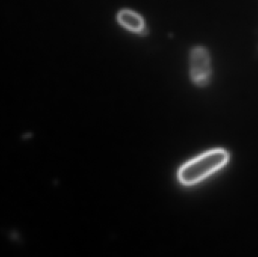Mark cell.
Instances as JSON below:
<instances>
[{"label": "cell", "instance_id": "cell-1", "mask_svg": "<svg viewBox=\"0 0 258 257\" xmlns=\"http://www.w3.org/2000/svg\"><path fill=\"white\" fill-rule=\"evenodd\" d=\"M229 159L230 155L224 149L209 151L180 167L177 179L185 187L196 185L224 167Z\"/></svg>", "mask_w": 258, "mask_h": 257}, {"label": "cell", "instance_id": "cell-2", "mask_svg": "<svg viewBox=\"0 0 258 257\" xmlns=\"http://www.w3.org/2000/svg\"><path fill=\"white\" fill-rule=\"evenodd\" d=\"M190 77L194 84L200 87L207 85L212 75L210 56L206 48L196 47L191 51L189 59Z\"/></svg>", "mask_w": 258, "mask_h": 257}, {"label": "cell", "instance_id": "cell-3", "mask_svg": "<svg viewBox=\"0 0 258 257\" xmlns=\"http://www.w3.org/2000/svg\"><path fill=\"white\" fill-rule=\"evenodd\" d=\"M117 21L122 27L133 33L145 34L146 24L141 15L128 9L120 11L117 15Z\"/></svg>", "mask_w": 258, "mask_h": 257}]
</instances>
